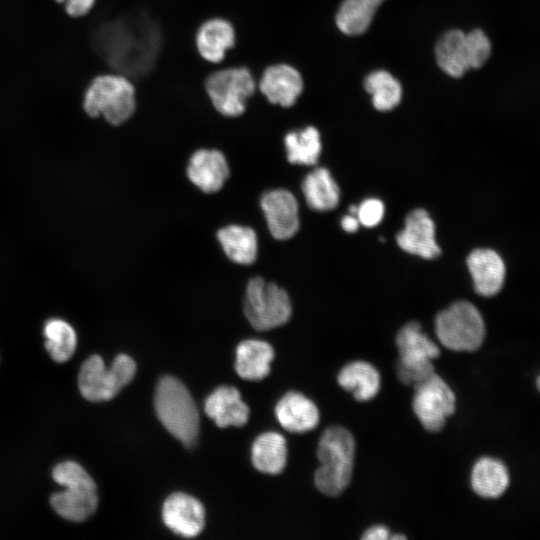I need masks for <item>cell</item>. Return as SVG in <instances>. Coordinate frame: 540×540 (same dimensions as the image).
<instances>
[{
    "instance_id": "cell-21",
    "label": "cell",
    "mask_w": 540,
    "mask_h": 540,
    "mask_svg": "<svg viewBox=\"0 0 540 540\" xmlns=\"http://www.w3.org/2000/svg\"><path fill=\"white\" fill-rule=\"evenodd\" d=\"M235 44V30L225 19L214 18L204 22L196 34V46L203 59L218 63Z\"/></svg>"
},
{
    "instance_id": "cell-17",
    "label": "cell",
    "mask_w": 540,
    "mask_h": 540,
    "mask_svg": "<svg viewBox=\"0 0 540 540\" xmlns=\"http://www.w3.org/2000/svg\"><path fill=\"white\" fill-rule=\"evenodd\" d=\"M259 88L271 103L291 107L302 93L303 80L294 67L276 64L264 71Z\"/></svg>"
},
{
    "instance_id": "cell-18",
    "label": "cell",
    "mask_w": 540,
    "mask_h": 540,
    "mask_svg": "<svg viewBox=\"0 0 540 540\" xmlns=\"http://www.w3.org/2000/svg\"><path fill=\"white\" fill-rule=\"evenodd\" d=\"M466 262L478 294L489 297L501 290L505 278V264L497 252L478 248L468 255Z\"/></svg>"
},
{
    "instance_id": "cell-13",
    "label": "cell",
    "mask_w": 540,
    "mask_h": 540,
    "mask_svg": "<svg viewBox=\"0 0 540 540\" xmlns=\"http://www.w3.org/2000/svg\"><path fill=\"white\" fill-rule=\"evenodd\" d=\"M164 524L183 537H195L205 523L204 507L196 498L177 492L171 494L162 508Z\"/></svg>"
},
{
    "instance_id": "cell-15",
    "label": "cell",
    "mask_w": 540,
    "mask_h": 540,
    "mask_svg": "<svg viewBox=\"0 0 540 540\" xmlns=\"http://www.w3.org/2000/svg\"><path fill=\"white\" fill-rule=\"evenodd\" d=\"M65 490L52 494L50 504L62 518L81 522L92 516L98 506L94 481L68 484Z\"/></svg>"
},
{
    "instance_id": "cell-24",
    "label": "cell",
    "mask_w": 540,
    "mask_h": 540,
    "mask_svg": "<svg viewBox=\"0 0 540 540\" xmlns=\"http://www.w3.org/2000/svg\"><path fill=\"white\" fill-rule=\"evenodd\" d=\"M509 473L503 462L491 457L480 458L471 471V487L483 498H498L508 488Z\"/></svg>"
},
{
    "instance_id": "cell-34",
    "label": "cell",
    "mask_w": 540,
    "mask_h": 540,
    "mask_svg": "<svg viewBox=\"0 0 540 540\" xmlns=\"http://www.w3.org/2000/svg\"><path fill=\"white\" fill-rule=\"evenodd\" d=\"M389 538V530L382 525H375L366 530L362 539L365 540H385Z\"/></svg>"
},
{
    "instance_id": "cell-32",
    "label": "cell",
    "mask_w": 540,
    "mask_h": 540,
    "mask_svg": "<svg viewBox=\"0 0 540 540\" xmlns=\"http://www.w3.org/2000/svg\"><path fill=\"white\" fill-rule=\"evenodd\" d=\"M384 212L385 207L381 200L368 198L357 206L356 217L360 224L371 228L377 226L382 221Z\"/></svg>"
},
{
    "instance_id": "cell-25",
    "label": "cell",
    "mask_w": 540,
    "mask_h": 540,
    "mask_svg": "<svg viewBox=\"0 0 540 540\" xmlns=\"http://www.w3.org/2000/svg\"><path fill=\"white\" fill-rule=\"evenodd\" d=\"M339 385L353 393L358 401L374 398L380 389V374L377 369L365 361H354L345 365L337 377Z\"/></svg>"
},
{
    "instance_id": "cell-36",
    "label": "cell",
    "mask_w": 540,
    "mask_h": 540,
    "mask_svg": "<svg viewBox=\"0 0 540 540\" xmlns=\"http://www.w3.org/2000/svg\"><path fill=\"white\" fill-rule=\"evenodd\" d=\"M392 539H406V537L404 535H395Z\"/></svg>"
},
{
    "instance_id": "cell-28",
    "label": "cell",
    "mask_w": 540,
    "mask_h": 540,
    "mask_svg": "<svg viewBox=\"0 0 540 540\" xmlns=\"http://www.w3.org/2000/svg\"><path fill=\"white\" fill-rule=\"evenodd\" d=\"M384 0H344L336 14V24L347 35H360L370 26Z\"/></svg>"
},
{
    "instance_id": "cell-7",
    "label": "cell",
    "mask_w": 540,
    "mask_h": 540,
    "mask_svg": "<svg viewBox=\"0 0 540 540\" xmlns=\"http://www.w3.org/2000/svg\"><path fill=\"white\" fill-rule=\"evenodd\" d=\"M491 43L479 29L469 33L451 30L437 42L435 56L438 66L451 77H461L469 69L480 68L489 58Z\"/></svg>"
},
{
    "instance_id": "cell-4",
    "label": "cell",
    "mask_w": 540,
    "mask_h": 540,
    "mask_svg": "<svg viewBox=\"0 0 540 540\" xmlns=\"http://www.w3.org/2000/svg\"><path fill=\"white\" fill-rule=\"evenodd\" d=\"M83 108L90 117L102 116L112 125L123 124L136 109L135 88L122 74L97 76L86 89Z\"/></svg>"
},
{
    "instance_id": "cell-31",
    "label": "cell",
    "mask_w": 540,
    "mask_h": 540,
    "mask_svg": "<svg viewBox=\"0 0 540 540\" xmlns=\"http://www.w3.org/2000/svg\"><path fill=\"white\" fill-rule=\"evenodd\" d=\"M364 87L372 95L373 105L379 111H389L395 108L402 97L400 83L384 70L369 74L364 81Z\"/></svg>"
},
{
    "instance_id": "cell-26",
    "label": "cell",
    "mask_w": 540,
    "mask_h": 540,
    "mask_svg": "<svg viewBox=\"0 0 540 540\" xmlns=\"http://www.w3.org/2000/svg\"><path fill=\"white\" fill-rule=\"evenodd\" d=\"M217 238L227 257L235 263L252 264L257 257V235L250 227L228 225L221 228Z\"/></svg>"
},
{
    "instance_id": "cell-12",
    "label": "cell",
    "mask_w": 540,
    "mask_h": 540,
    "mask_svg": "<svg viewBox=\"0 0 540 540\" xmlns=\"http://www.w3.org/2000/svg\"><path fill=\"white\" fill-rule=\"evenodd\" d=\"M261 207L272 236L278 240L292 238L300 226L299 206L295 196L286 189L265 193Z\"/></svg>"
},
{
    "instance_id": "cell-30",
    "label": "cell",
    "mask_w": 540,
    "mask_h": 540,
    "mask_svg": "<svg viewBox=\"0 0 540 540\" xmlns=\"http://www.w3.org/2000/svg\"><path fill=\"white\" fill-rule=\"evenodd\" d=\"M45 348L58 363L68 361L76 351L77 334L73 326L61 318H50L44 324Z\"/></svg>"
},
{
    "instance_id": "cell-11",
    "label": "cell",
    "mask_w": 540,
    "mask_h": 540,
    "mask_svg": "<svg viewBox=\"0 0 540 540\" xmlns=\"http://www.w3.org/2000/svg\"><path fill=\"white\" fill-rule=\"evenodd\" d=\"M413 388L412 407L415 415L427 431H440L446 419L455 412L454 392L436 372Z\"/></svg>"
},
{
    "instance_id": "cell-35",
    "label": "cell",
    "mask_w": 540,
    "mask_h": 540,
    "mask_svg": "<svg viewBox=\"0 0 540 540\" xmlns=\"http://www.w3.org/2000/svg\"><path fill=\"white\" fill-rule=\"evenodd\" d=\"M359 225L360 223L355 215H352V214L345 215L341 219V226L346 232H349V233L356 232L359 228Z\"/></svg>"
},
{
    "instance_id": "cell-8",
    "label": "cell",
    "mask_w": 540,
    "mask_h": 540,
    "mask_svg": "<svg viewBox=\"0 0 540 540\" xmlns=\"http://www.w3.org/2000/svg\"><path fill=\"white\" fill-rule=\"evenodd\" d=\"M399 359L397 376L405 385L415 386L435 372L432 360L440 355L438 346L417 322L403 326L396 336Z\"/></svg>"
},
{
    "instance_id": "cell-9",
    "label": "cell",
    "mask_w": 540,
    "mask_h": 540,
    "mask_svg": "<svg viewBox=\"0 0 540 540\" xmlns=\"http://www.w3.org/2000/svg\"><path fill=\"white\" fill-rule=\"evenodd\" d=\"M244 313L257 330L284 325L291 317L292 306L287 292L261 277L249 280L244 298Z\"/></svg>"
},
{
    "instance_id": "cell-19",
    "label": "cell",
    "mask_w": 540,
    "mask_h": 540,
    "mask_svg": "<svg viewBox=\"0 0 540 540\" xmlns=\"http://www.w3.org/2000/svg\"><path fill=\"white\" fill-rule=\"evenodd\" d=\"M205 412L221 428L243 426L249 417V408L239 391L230 386L218 387L206 398Z\"/></svg>"
},
{
    "instance_id": "cell-3",
    "label": "cell",
    "mask_w": 540,
    "mask_h": 540,
    "mask_svg": "<svg viewBox=\"0 0 540 540\" xmlns=\"http://www.w3.org/2000/svg\"><path fill=\"white\" fill-rule=\"evenodd\" d=\"M154 406L166 430L182 444L190 447L199 435L200 418L196 405L183 383L165 376L157 384Z\"/></svg>"
},
{
    "instance_id": "cell-22",
    "label": "cell",
    "mask_w": 540,
    "mask_h": 540,
    "mask_svg": "<svg viewBox=\"0 0 540 540\" xmlns=\"http://www.w3.org/2000/svg\"><path fill=\"white\" fill-rule=\"evenodd\" d=\"M273 357L274 350L269 343L257 339L244 340L236 349V372L246 380H261L269 374Z\"/></svg>"
},
{
    "instance_id": "cell-29",
    "label": "cell",
    "mask_w": 540,
    "mask_h": 540,
    "mask_svg": "<svg viewBox=\"0 0 540 540\" xmlns=\"http://www.w3.org/2000/svg\"><path fill=\"white\" fill-rule=\"evenodd\" d=\"M284 144L291 164L314 165L322 149L319 131L313 126L288 132Z\"/></svg>"
},
{
    "instance_id": "cell-27",
    "label": "cell",
    "mask_w": 540,
    "mask_h": 540,
    "mask_svg": "<svg viewBox=\"0 0 540 540\" xmlns=\"http://www.w3.org/2000/svg\"><path fill=\"white\" fill-rule=\"evenodd\" d=\"M286 458V440L279 433H263L253 443L252 462L263 473H280L286 465Z\"/></svg>"
},
{
    "instance_id": "cell-16",
    "label": "cell",
    "mask_w": 540,
    "mask_h": 540,
    "mask_svg": "<svg viewBox=\"0 0 540 540\" xmlns=\"http://www.w3.org/2000/svg\"><path fill=\"white\" fill-rule=\"evenodd\" d=\"M187 176L205 193L219 191L229 177V166L222 152L216 149H199L191 156Z\"/></svg>"
},
{
    "instance_id": "cell-20",
    "label": "cell",
    "mask_w": 540,
    "mask_h": 540,
    "mask_svg": "<svg viewBox=\"0 0 540 540\" xmlns=\"http://www.w3.org/2000/svg\"><path fill=\"white\" fill-rule=\"evenodd\" d=\"M275 413L281 426L294 433L312 430L319 422L316 405L297 392L285 394L277 403Z\"/></svg>"
},
{
    "instance_id": "cell-14",
    "label": "cell",
    "mask_w": 540,
    "mask_h": 540,
    "mask_svg": "<svg viewBox=\"0 0 540 540\" xmlns=\"http://www.w3.org/2000/svg\"><path fill=\"white\" fill-rule=\"evenodd\" d=\"M396 240L403 251L425 259H433L441 252L435 239V224L423 209H415L407 215Z\"/></svg>"
},
{
    "instance_id": "cell-5",
    "label": "cell",
    "mask_w": 540,
    "mask_h": 540,
    "mask_svg": "<svg viewBox=\"0 0 540 540\" xmlns=\"http://www.w3.org/2000/svg\"><path fill=\"white\" fill-rule=\"evenodd\" d=\"M135 373L136 363L127 354L117 355L109 368L101 356L91 355L80 367L79 391L90 402L108 401L133 380Z\"/></svg>"
},
{
    "instance_id": "cell-6",
    "label": "cell",
    "mask_w": 540,
    "mask_h": 540,
    "mask_svg": "<svg viewBox=\"0 0 540 540\" xmlns=\"http://www.w3.org/2000/svg\"><path fill=\"white\" fill-rule=\"evenodd\" d=\"M439 342L452 351L472 352L485 338V324L479 310L470 302L457 301L439 312L435 318Z\"/></svg>"
},
{
    "instance_id": "cell-33",
    "label": "cell",
    "mask_w": 540,
    "mask_h": 540,
    "mask_svg": "<svg viewBox=\"0 0 540 540\" xmlns=\"http://www.w3.org/2000/svg\"><path fill=\"white\" fill-rule=\"evenodd\" d=\"M64 5L65 11L72 17L86 15L93 7L95 0H56Z\"/></svg>"
},
{
    "instance_id": "cell-2",
    "label": "cell",
    "mask_w": 540,
    "mask_h": 540,
    "mask_svg": "<svg viewBox=\"0 0 540 540\" xmlns=\"http://www.w3.org/2000/svg\"><path fill=\"white\" fill-rule=\"evenodd\" d=\"M320 466L315 472L318 490L330 497L340 495L349 485L355 457L353 435L345 428H327L318 444Z\"/></svg>"
},
{
    "instance_id": "cell-1",
    "label": "cell",
    "mask_w": 540,
    "mask_h": 540,
    "mask_svg": "<svg viewBox=\"0 0 540 540\" xmlns=\"http://www.w3.org/2000/svg\"><path fill=\"white\" fill-rule=\"evenodd\" d=\"M93 44L100 56L122 75L140 77L154 67L162 35L156 21L136 12L102 23L93 34Z\"/></svg>"
},
{
    "instance_id": "cell-23",
    "label": "cell",
    "mask_w": 540,
    "mask_h": 540,
    "mask_svg": "<svg viewBox=\"0 0 540 540\" xmlns=\"http://www.w3.org/2000/svg\"><path fill=\"white\" fill-rule=\"evenodd\" d=\"M302 192L307 205L320 212L334 209L340 200L339 187L324 167H318L306 175L302 182Z\"/></svg>"
},
{
    "instance_id": "cell-10",
    "label": "cell",
    "mask_w": 540,
    "mask_h": 540,
    "mask_svg": "<svg viewBox=\"0 0 540 540\" xmlns=\"http://www.w3.org/2000/svg\"><path fill=\"white\" fill-rule=\"evenodd\" d=\"M205 88L219 113L237 117L245 111L246 102L255 91V81L247 68L233 67L212 73Z\"/></svg>"
}]
</instances>
